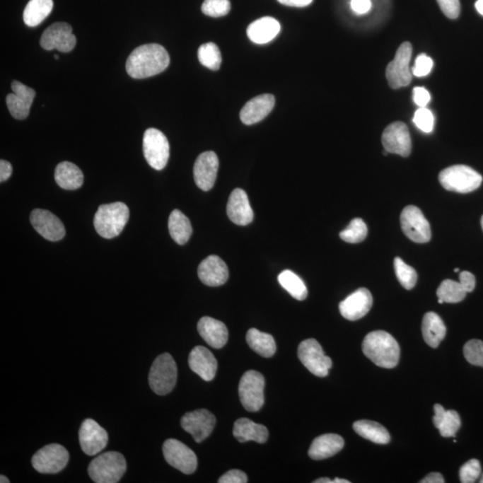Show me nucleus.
I'll return each mask as SVG.
<instances>
[{"instance_id": "nucleus-1", "label": "nucleus", "mask_w": 483, "mask_h": 483, "mask_svg": "<svg viewBox=\"0 0 483 483\" xmlns=\"http://www.w3.org/2000/svg\"><path fill=\"white\" fill-rule=\"evenodd\" d=\"M170 63V55L164 47L155 43L145 44L130 54L126 69L133 78L144 79L163 72Z\"/></svg>"}, {"instance_id": "nucleus-2", "label": "nucleus", "mask_w": 483, "mask_h": 483, "mask_svg": "<svg viewBox=\"0 0 483 483\" xmlns=\"http://www.w3.org/2000/svg\"><path fill=\"white\" fill-rule=\"evenodd\" d=\"M363 352L377 366L392 369L397 366L400 347L390 333L373 331L364 337Z\"/></svg>"}, {"instance_id": "nucleus-3", "label": "nucleus", "mask_w": 483, "mask_h": 483, "mask_svg": "<svg viewBox=\"0 0 483 483\" xmlns=\"http://www.w3.org/2000/svg\"><path fill=\"white\" fill-rule=\"evenodd\" d=\"M129 215V209L123 202L100 205L94 217V226L103 238H114L123 231Z\"/></svg>"}, {"instance_id": "nucleus-4", "label": "nucleus", "mask_w": 483, "mask_h": 483, "mask_svg": "<svg viewBox=\"0 0 483 483\" xmlns=\"http://www.w3.org/2000/svg\"><path fill=\"white\" fill-rule=\"evenodd\" d=\"M127 471V461L122 454L109 451L94 458L88 466V474L94 482L116 483Z\"/></svg>"}, {"instance_id": "nucleus-5", "label": "nucleus", "mask_w": 483, "mask_h": 483, "mask_svg": "<svg viewBox=\"0 0 483 483\" xmlns=\"http://www.w3.org/2000/svg\"><path fill=\"white\" fill-rule=\"evenodd\" d=\"M438 180L446 190L468 194L481 187L482 177L468 165H455L442 170Z\"/></svg>"}, {"instance_id": "nucleus-6", "label": "nucleus", "mask_w": 483, "mask_h": 483, "mask_svg": "<svg viewBox=\"0 0 483 483\" xmlns=\"http://www.w3.org/2000/svg\"><path fill=\"white\" fill-rule=\"evenodd\" d=\"M178 379L177 363L171 354L158 356L151 366L149 374V384L151 390L158 396H165L174 390Z\"/></svg>"}, {"instance_id": "nucleus-7", "label": "nucleus", "mask_w": 483, "mask_h": 483, "mask_svg": "<svg viewBox=\"0 0 483 483\" xmlns=\"http://www.w3.org/2000/svg\"><path fill=\"white\" fill-rule=\"evenodd\" d=\"M265 380L262 373L248 371L240 380L238 393L240 401L245 410L258 412L264 405Z\"/></svg>"}, {"instance_id": "nucleus-8", "label": "nucleus", "mask_w": 483, "mask_h": 483, "mask_svg": "<svg viewBox=\"0 0 483 483\" xmlns=\"http://www.w3.org/2000/svg\"><path fill=\"white\" fill-rule=\"evenodd\" d=\"M145 160L151 168L162 170L170 158V143L165 135L156 128L145 131L143 141Z\"/></svg>"}, {"instance_id": "nucleus-9", "label": "nucleus", "mask_w": 483, "mask_h": 483, "mask_svg": "<svg viewBox=\"0 0 483 483\" xmlns=\"http://www.w3.org/2000/svg\"><path fill=\"white\" fill-rule=\"evenodd\" d=\"M298 358L301 363L317 377L327 376L332 367V361L325 356L318 341L310 339L303 341L298 347Z\"/></svg>"}, {"instance_id": "nucleus-10", "label": "nucleus", "mask_w": 483, "mask_h": 483, "mask_svg": "<svg viewBox=\"0 0 483 483\" xmlns=\"http://www.w3.org/2000/svg\"><path fill=\"white\" fill-rule=\"evenodd\" d=\"M69 453L63 446L50 444L37 451L32 458L33 468L40 474H57L66 467Z\"/></svg>"}, {"instance_id": "nucleus-11", "label": "nucleus", "mask_w": 483, "mask_h": 483, "mask_svg": "<svg viewBox=\"0 0 483 483\" xmlns=\"http://www.w3.org/2000/svg\"><path fill=\"white\" fill-rule=\"evenodd\" d=\"M413 47L410 42L401 44L395 59L388 64L386 77L392 89H400L409 86L412 72L409 67Z\"/></svg>"}, {"instance_id": "nucleus-12", "label": "nucleus", "mask_w": 483, "mask_h": 483, "mask_svg": "<svg viewBox=\"0 0 483 483\" xmlns=\"http://www.w3.org/2000/svg\"><path fill=\"white\" fill-rule=\"evenodd\" d=\"M402 231L412 241L425 244L431 238L430 223L417 206H407L400 216Z\"/></svg>"}, {"instance_id": "nucleus-13", "label": "nucleus", "mask_w": 483, "mask_h": 483, "mask_svg": "<svg viewBox=\"0 0 483 483\" xmlns=\"http://www.w3.org/2000/svg\"><path fill=\"white\" fill-rule=\"evenodd\" d=\"M162 450L168 464L183 474H194L197 469L198 460L194 452L181 441L170 438L164 442Z\"/></svg>"}, {"instance_id": "nucleus-14", "label": "nucleus", "mask_w": 483, "mask_h": 483, "mask_svg": "<svg viewBox=\"0 0 483 483\" xmlns=\"http://www.w3.org/2000/svg\"><path fill=\"white\" fill-rule=\"evenodd\" d=\"M76 45V36L73 35L72 27L66 23H55L42 33L40 46L44 50H57L60 52H72Z\"/></svg>"}, {"instance_id": "nucleus-15", "label": "nucleus", "mask_w": 483, "mask_h": 483, "mask_svg": "<svg viewBox=\"0 0 483 483\" xmlns=\"http://www.w3.org/2000/svg\"><path fill=\"white\" fill-rule=\"evenodd\" d=\"M215 424L214 414L206 409L190 412L181 419L182 428L191 434L197 443H201L212 433Z\"/></svg>"}, {"instance_id": "nucleus-16", "label": "nucleus", "mask_w": 483, "mask_h": 483, "mask_svg": "<svg viewBox=\"0 0 483 483\" xmlns=\"http://www.w3.org/2000/svg\"><path fill=\"white\" fill-rule=\"evenodd\" d=\"M79 441L82 450L92 457L107 447L109 435L98 422L93 419H86L81 425Z\"/></svg>"}, {"instance_id": "nucleus-17", "label": "nucleus", "mask_w": 483, "mask_h": 483, "mask_svg": "<svg viewBox=\"0 0 483 483\" xmlns=\"http://www.w3.org/2000/svg\"><path fill=\"white\" fill-rule=\"evenodd\" d=\"M383 144L384 150L388 153L400 155L407 158L412 151V141L409 130L405 124L395 122L390 124L383 134Z\"/></svg>"}, {"instance_id": "nucleus-18", "label": "nucleus", "mask_w": 483, "mask_h": 483, "mask_svg": "<svg viewBox=\"0 0 483 483\" xmlns=\"http://www.w3.org/2000/svg\"><path fill=\"white\" fill-rule=\"evenodd\" d=\"M30 219L35 231L49 241H59L66 235L65 226L62 221L46 209H35Z\"/></svg>"}, {"instance_id": "nucleus-19", "label": "nucleus", "mask_w": 483, "mask_h": 483, "mask_svg": "<svg viewBox=\"0 0 483 483\" xmlns=\"http://www.w3.org/2000/svg\"><path fill=\"white\" fill-rule=\"evenodd\" d=\"M11 87L13 93L6 96V106L16 120H25L29 116L30 109L35 100V91L18 81H13Z\"/></svg>"}, {"instance_id": "nucleus-20", "label": "nucleus", "mask_w": 483, "mask_h": 483, "mask_svg": "<svg viewBox=\"0 0 483 483\" xmlns=\"http://www.w3.org/2000/svg\"><path fill=\"white\" fill-rule=\"evenodd\" d=\"M219 158L214 151H205L196 160L194 178L196 185L202 191H209L214 187L219 170Z\"/></svg>"}, {"instance_id": "nucleus-21", "label": "nucleus", "mask_w": 483, "mask_h": 483, "mask_svg": "<svg viewBox=\"0 0 483 483\" xmlns=\"http://www.w3.org/2000/svg\"><path fill=\"white\" fill-rule=\"evenodd\" d=\"M373 299L367 289H360L351 293L339 305L341 315L344 319L354 322L366 316L373 306Z\"/></svg>"}, {"instance_id": "nucleus-22", "label": "nucleus", "mask_w": 483, "mask_h": 483, "mask_svg": "<svg viewBox=\"0 0 483 483\" xmlns=\"http://www.w3.org/2000/svg\"><path fill=\"white\" fill-rule=\"evenodd\" d=\"M198 276L206 286H219L228 279V269L217 255H209L198 267Z\"/></svg>"}, {"instance_id": "nucleus-23", "label": "nucleus", "mask_w": 483, "mask_h": 483, "mask_svg": "<svg viewBox=\"0 0 483 483\" xmlns=\"http://www.w3.org/2000/svg\"><path fill=\"white\" fill-rule=\"evenodd\" d=\"M188 363L190 369L205 381H211L217 373L218 361L204 347L198 346L191 351Z\"/></svg>"}, {"instance_id": "nucleus-24", "label": "nucleus", "mask_w": 483, "mask_h": 483, "mask_svg": "<svg viewBox=\"0 0 483 483\" xmlns=\"http://www.w3.org/2000/svg\"><path fill=\"white\" fill-rule=\"evenodd\" d=\"M226 214L233 223L248 226L253 221V211L250 205L248 194L242 189H235L229 196Z\"/></svg>"}, {"instance_id": "nucleus-25", "label": "nucleus", "mask_w": 483, "mask_h": 483, "mask_svg": "<svg viewBox=\"0 0 483 483\" xmlns=\"http://www.w3.org/2000/svg\"><path fill=\"white\" fill-rule=\"evenodd\" d=\"M275 106V97L272 94H262L251 100L243 107L240 112L242 122L248 126L259 123L272 112Z\"/></svg>"}, {"instance_id": "nucleus-26", "label": "nucleus", "mask_w": 483, "mask_h": 483, "mask_svg": "<svg viewBox=\"0 0 483 483\" xmlns=\"http://www.w3.org/2000/svg\"><path fill=\"white\" fill-rule=\"evenodd\" d=\"M198 332L206 343L214 349H222L228 340V327L211 317H202L197 325Z\"/></svg>"}, {"instance_id": "nucleus-27", "label": "nucleus", "mask_w": 483, "mask_h": 483, "mask_svg": "<svg viewBox=\"0 0 483 483\" xmlns=\"http://www.w3.org/2000/svg\"><path fill=\"white\" fill-rule=\"evenodd\" d=\"M344 446V441L339 435L329 433L319 436L310 445L309 457L313 460L330 458L342 450Z\"/></svg>"}, {"instance_id": "nucleus-28", "label": "nucleus", "mask_w": 483, "mask_h": 483, "mask_svg": "<svg viewBox=\"0 0 483 483\" xmlns=\"http://www.w3.org/2000/svg\"><path fill=\"white\" fill-rule=\"evenodd\" d=\"M233 434L241 443L252 441L263 444L269 438L268 429L264 425L255 424L248 418H240L235 422Z\"/></svg>"}, {"instance_id": "nucleus-29", "label": "nucleus", "mask_w": 483, "mask_h": 483, "mask_svg": "<svg viewBox=\"0 0 483 483\" xmlns=\"http://www.w3.org/2000/svg\"><path fill=\"white\" fill-rule=\"evenodd\" d=\"M280 25L278 20L269 16L256 20L248 26V36L252 42L266 44L279 35Z\"/></svg>"}, {"instance_id": "nucleus-30", "label": "nucleus", "mask_w": 483, "mask_h": 483, "mask_svg": "<svg viewBox=\"0 0 483 483\" xmlns=\"http://www.w3.org/2000/svg\"><path fill=\"white\" fill-rule=\"evenodd\" d=\"M422 336L425 342L432 349H437L441 341L445 339L447 329L443 320L435 313H427L422 320Z\"/></svg>"}, {"instance_id": "nucleus-31", "label": "nucleus", "mask_w": 483, "mask_h": 483, "mask_svg": "<svg viewBox=\"0 0 483 483\" xmlns=\"http://www.w3.org/2000/svg\"><path fill=\"white\" fill-rule=\"evenodd\" d=\"M55 180L65 190H76L83 184V174L76 165L64 161L57 165Z\"/></svg>"}, {"instance_id": "nucleus-32", "label": "nucleus", "mask_w": 483, "mask_h": 483, "mask_svg": "<svg viewBox=\"0 0 483 483\" xmlns=\"http://www.w3.org/2000/svg\"><path fill=\"white\" fill-rule=\"evenodd\" d=\"M353 428L361 437L374 443L384 445L390 441V435L387 429L379 422L368 420L357 421L354 422Z\"/></svg>"}, {"instance_id": "nucleus-33", "label": "nucleus", "mask_w": 483, "mask_h": 483, "mask_svg": "<svg viewBox=\"0 0 483 483\" xmlns=\"http://www.w3.org/2000/svg\"><path fill=\"white\" fill-rule=\"evenodd\" d=\"M168 231L177 244L183 245L190 239L192 228L190 221L183 212L175 209L168 219Z\"/></svg>"}, {"instance_id": "nucleus-34", "label": "nucleus", "mask_w": 483, "mask_h": 483, "mask_svg": "<svg viewBox=\"0 0 483 483\" xmlns=\"http://www.w3.org/2000/svg\"><path fill=\"white\" fill-rule=\"evenodd\" d=\"M246 341L249 347L262 357H272L276 353L275 339L270 334L251 329L246 334Z\"/></svg>"}, {"instance_id": "nucleus-35", "label": "nucleus", "mask_w": 483, "mask_h": 483, "mask_svg": "<svg viewBox=\"0 0 483 483\" xmlns=\"http://www.w3.org/2000/svg\"><path fill=\"white\" fill-rule=\"evenodd\" d=\"M52 9L53 0H30L23 11V22L29 27L39 25Z\"/></svg>"}, {"instance_id": "nucleus-36", "label": "nucleus", "mask_w": 483, "mask_h": 483, "mask_svg": "<svg viewBox=\"0 0 483 483\" xmlns=\"http://www.w3.org/2000/svg\"><path fill=\"white\" fill-rule=\"evenodd\" d=\"M278 280L282 288L286 289L293 298L303 301L308 296V290L305 282L291 270H284L279 275Z\"/></svg>"}, {"instance_id": "nucleus-37", "label": "nucleus", "mask_w": 483, "mask_h": 483, "mask_svg": "<svg viewBox=\"0 0 483 483\" xmlns=\"http://www.w3.org/2000/svg\"><path fill=\"white\" fill-rule=\"evenodd\" d=\"M437 296L444 303H457L465 298L466 292L460 283L451 279H446L438 286Z\"/></svg>"}, {"instance_id": "nucleus-38", "label": "nucleus", "mask_w": 483, "mask_h": 483, "mask_svg": "<svg viewBox=\"0 0 483 483\" xmlns=\"http://www.w3.org/2000/svg\"><path fill=\"white\" fill-rule=\"evenodd\" d=\"M199 62L211 70H218L221 65V54L219 47L214 42L202 44L198 50Z\"/></svg>"}, {"instance_id": "nucleus-39", "label": "nucleus", "mask_w": 483, "mask_h": 483, "mask_svg": "<svg viewBox=\"0 0 483 483\" xmlns=\"http://www.w3.org/2000/svg\"><path fill=\"white\" fill-rule=\"evenodd\" d=\"M368 228L361 219H354L346 229L340 232V238L350 244H358L366 238Z\"/></svg>"}, {"instance_id": "nucleus-40", "label": "nucleus", "mask_w": 483, "mask_h": 483, "mask_svg": "<svg viewBox=\"0 0 483 483\" xmlns=\"http://www.w3.org/2000/svg\"><path fill=\"white\" fill-rule=\"evenodd\" d=\"M395 272L398 281L405 289H413L417 285V273L414 268L407 264L403 260L397 257L394 261Z\"/></svg>"}, {"instance_id": "nucleus-41", "label": "nucleus", "mask_w": 483, "mask_h": 483, "mask_svg": "<svg viewBox=\"0 0 483 483\" xmlns=\"http://www.w3.org/2000/svg\"><path fill=\"white\" fill-rule=\"evenodd\" d=\"M460 426L461 419L458 412L449 410L446 413L444 420L438 430L440 431L442 437L450 438L455 437Z\"/></svg>"}, {"instance_id": "nucleus-42", "label": "nucleus", "mask_w": 483, "mask_h": 483, "mask_svg": "<svg viewBox=\"0 0 483 483\" xmlns=\"http://www.w3.org/2000/svg\"><path fill=\"white\" fill-rule=\"evenodd\" d=\"M229 0H205L202 6V11L211 18H221L231 11Z\"/></svg>"}, {"instance_id": "nucleus-43", "label": "nucleus", "mask_w": 483, "mask_h": 483, "mask_svg": "<svg viewBox=\"0 0 483 483\" xmlns=\"http://www.w3.org/2000/svg\"><path fill=\"white\" fill-rule=\"evenodd\" d=\"M464 356L469 363L483 368V341H468L464 347Z\"/></svg>"}, {"instance_id": "nucleus-44", "label": "nucleus", "mask_w": 483, "mask_h": 483, "mask_svg": "<svg viewBox=\"0 0 483 483\" xmlns=\"http://www.w3.org/2000/svg\"><path fill=\"white\" fill-rule=\"evenodd\" d=\"M434 116L426 107H420L414 116V123L425 134L431 133L434 127Z\"/></svg>"}, {"instance_id": "nucleus-45", "label": "nucleus", "mask_w": 483, "mask_h": 483, "mask_svg": "<svg viewBox=\"0 0 483 483\" xmlns=\"http://www.w3.org/2000/svg\"><path fill=\"white\" fill-rule=\"evenodd\" d=\"M481 464L477 459H471L460 468L459 477L462 483H474L481 475Z\"/></svg>"}, {"instance_id": "nucleus-46", "label": "nucleus", "mask_w": 483, "mask_h": 483, "mask_svg": "<svg viewBox=\"0 0 483 483\" xmlns=\"http://www.w3.org/2000/svg\"><path fill=\"white\" fill-rule=\"evenodd\" d=\"M432 67H433V62L431 57L421 54L415 60V65L412 69V73L415 76L424 77L431 73Z\"/></svg>"}, {"instance_id": "nucleus-47", "label": "nucleus", "mask_w": 483, "mask_h": 483, "mask_svg": "<svg viewBox=\"0 0 483 483\" xmlns=\"http://www.w3.org/2000/svg\"><path fill=\"white\" fill-rule=\"evenodd\" d=\"M441 11L449 19H457L460 15V1L459 0H437Z\"/></svg>"}, {"instance_id": "nucleus-48", "label": "nucleus", "mask_w": 483, "mask_h": 483, "mask_svg": "<svg viewBox=\"0 0 483 483\" xmlns=\"http://www.w3.org/2000/svg\"><path fill=\"white\" fill-rule=\"evenodd\" d=\"M248 482V478L245 472L236 470V469L226 472L219 479V483H246Z\"/></svg>"}, {"instance_id": "nucleus-49", "label": "nucleus", "mask_w": 483, "mask_h": 483, "mask_svg": "<svg viewBox=\"0 0 483 483\" xmlns=\"http://www.w3.org/2000/svg\"><path fill=\"white\" fill-rule=\"evenodd\" d=\"M414 101L420 107H426L431 101V94L424 87H415L414 89Z\"/></svg>"}, {"instance_id": "nucleus-50", "label": "nucleus", "mask_w": 483, "mask_h": 483, "mask_svg": "<svg viewBox=\"0 0 483 483\" xmlns=\"http://www.w3.org/2000/svg\"><path fill=\"white\" fill-rule=\"evenodd\" d=\"M459 283L466 293L474 291L476 285L475 277L469 272H462L459 275Z\"/></svg>"}, {"instance_id": "nucleus-51", "label": "nucleus", "mask_w": 483, "mask_h": 483, "mask_svg": "<svg viewBox=\"0 0 483 483\" xmlns=\"http://www.w3.org/2000/svg\"><path fill=\"white\" fill-rule=\"evenodd\" d=\"M371 6V0H351V8L357 15H364L370 11Z\"/></svg>"}, {"instance_id": "nucleus-52", "label": "nucleus", "mask_w": 483, "mask_h": 483, "mask_svg": "<svg viewBox=\"0 0 483 483\" xmlns=\"http://www.w3.org/2000/svg\"><path fill=\"white\" fill-rule=\"evenodd\" d=\"M12 171V165L8 161L3 160L0 161V182L3 183L8 180L11 177Z\"/></svg>"}, {"instance_id": "nucleus-53", "label": "nucleus", "mask_w": 483, "mask_h": 483, "mask_svg": "<svg viewBox=\"0 0 483 483\" xmlns=\"http://www.w3.org/2000/svg\"><path fill=\"white\" fill-rule=\"evenodd\" d=\"M434 412L433 424L436 428L438 429L441 426V422L444 420L447 411L445 410V408L441 405L436 404L434 405Z\"/></svg>"}, {"instance_id": "nucleus-54", "label": "nucleus", "mask_w": 483, "mask_h": 483, "mask_svg": "<svg viewBox=\"0 0 483 483\" xmlns=\"http://www.w3.org/2000/svg\"><path fill=\"white\" fill-rule=\"evenodd\" d=\"M282 5L293 6V8H305L309 6L313 0H278Z\"/></svg>"}, {"instance_id": "nucleus-55", "label": "nucleus", "mask_w": 483, "mask_h": 483, "mask_svg": "<svg viewBox=\"0 0 483 483\" xmlns=\"http://www.w3.org/2000/svg\"><path fill=\"white\" fill-rule=\"evenodd\" d=\"M421 483H444L445 479L440 472H431L420 481Z\"/></svg>"}, {"instance_id": "nucleus-56", "label": "nucleus", "mask_w": 483, "mask_h": 483, "mask_svg": "<svg viewBox=\"0 0 483 483\" xmlns=\"http://www.w3.org/2000/svg\"><path fill=\"white\" fill-rule=\"evenodd\" d=\"M475 8L477 11L483 16V0H477L475 3Z\"/></svg>"}, {"instance_id": "nucleus-57", "label": "nucleus", "mask_w": 483, "mask_h": 483, "mask_svg": "<svg viewBox=\"0 0 483 483\" xmlns=\"http://www.w3.org/2000/svg\"><path fill=\"white\" fill-rule=\"evenodd\" d=\"M313 482L314 483H332V481H331V479L329 478H320L318 479H316V481H314Z\"/></svg>"}, {"instance_id": "nucleus-58", "label": "nucleus", "mask_w": 483, "mask_h": 483, "mask_svg": "<svg viewBox=\"0 0 483 483\" xmlns=\"http://www.w3.org/2000/svg\"><path fill=\"white\" fill-rule=\"evenodd\" d=\"M332 483H350V482L347 481V479L336 478L332 481Z\"/></svg>"}, {"instance_id": "nucleus-59", "label": "nucleus", "mask_w": 483, "mask_h": 483, "mask_svg": "<svg viewBox=\"0 0 483 483\" xmlns=\"http://www.w3.org/2000/svg\"><path fill=\"white\" fill-rule=\"evenodd\" d=\"M0 482L1 483H8L10 482L9 479L6 477L5 475H0Z\"/></svg>"}, {"instance_id": "nucleus-60", "label": "nucleus", "mask_w": 483, "mask_h": 483, "mask_svg": "<svg viewBox=\"0 0 483 483\" xmlns=\"http://www.w3.org/2000/svg\"><path fill=\"white\" fill-rule=\"evenodd\" d=\"M438 303H444L443 301H442L441 299H438Z\"/></svg>"}, {"instance_id": "nucleus-61", "label": "nucleus", "mask_w": 483, "mask_h": 483, "mask_svg": "<svg viewBox=\"0 0 483 483\" xmlns=\"http://www.w3.org/2000/svg\"><path fill=\"white\" fill-rule=\"evenodd\" d=\"M481 224H482V231H483V216L482 218Z\"/></svg>"}, {"instance_id": "nucleus-62", "label": "nucleus", "mask_w": 483, "mask_h": 483, "mask_svg": "<svg viewBox=\"0 0 483 483\" xmlns=\"http://www.w3.org/2000/svg\"><path fill=\"white\" fill-rule=\"evenodd\" d=\"M459 270H460V269H459L458 268H455L454 272L458 273V272H459Z\"/></svg>"}, {"instance_id": "nucleus-63", "label": "nucleus", "mask_w": 483, "mask_h": 483, "mask_svg": "<svg viewBox=\"0 0 483 483\" xmlns=\"http://www.w3.org/2000/svg\"><path fill=\"white\" fill-rule=\"evenodd\" d=\"M54 57H55V59H59V56L55 55V56H54Z\"/></svg>"}, {"instance_id": "nucleus-64", "label": "nucleus", "mask_w": 483, "mask_h": 483, "mask_svg": "<svg viewBox=\"0 0 483 483\" xmlns=\"http://www.w3.org/2000/svg\"><path fill=\"white\" fill-rule=\"evenodd\" d=\"M479 482L483 483V475H482V477L481 479V481H479Z\"/></svg>"}]
</instances>
